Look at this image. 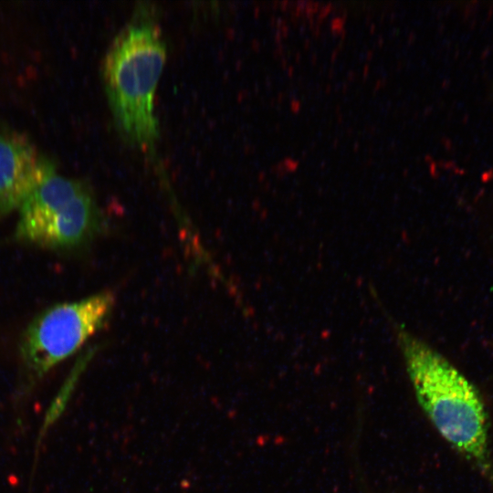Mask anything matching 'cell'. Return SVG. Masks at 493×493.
Masks as SVG:
<instances>
[{
    "label": "cell",
    "instance_id": "6da1fadb",
    "mask_svg": "<svg viewBox=\"0 0 493 493\" xmlns=\"http://www.w3.org/2000/svg\"><path fill=\"white\" fill-rule=\"evenodd\" d=\"M166 59L155 7L140 3L107 51L102 75L121 136L131 146L150 152L159 139L154 99Z\"/></svg>",
    "mask_w": 493,
    "mask_h": 493
},
{
    "label": "cell",
    "instance_id": "7a4b0ae2",
    "mask_svg": "<svg viewBox=\"0 0 493 493\" xmlns=\"http://www.w3.org/2000/svg\"><path fill=\"white\" fill-rule=\"evenodd\" d=\"M417 401L441 436L493 481L486 408L475 386L445 357L397 330Z\"/></svg>",
    "mask_w": 493,
    "mask_h": 493
},
{
    "label": "cell",
    "instance_id": "3957f363",
    "mask_svg": "<svg viewBox=\"0 0 493 493\" xmlns=\"http://www.w3.org/2000/svg\"><path fill=\"white\" fill-rule=\"evenodd\" d=\"M114 294L102 291L51 306L28 324L20 341V358L30 379L41 378L71 356L108 320Z\"/></svg>",
    "mask_w": 493,
    "mask_h": 493
},
{
    "label": "cell",
    "instance_id": "277c9868",
    "mask_svg": "<svg viewBox=\"0 0 493 493\" xmlns=\"http://www.w3.org/2000/svg\"><path fill=\"white\" fill-rule=\"evenodd\" d=\"M56 171L23 134L0 131V220L17 210L27 194Z\"/></svg>",
    "mask_w": 493,
    "mask_h": 493
},
{
    "label": "cell",
    "instance_id": "5b68a950",
    "mask_svg": "<svg viewBox=\"0 0 493 493\" xmlns=\"http://www.w3.org/2000/svg\"><path fill=\"white\" fill-rule=\"evenodd\" d=\"M104 228V216L88 187L46 224L28 243L55 251H72L89 244Z\"/></svg>",
    "mask_w": 493,
    "mask_h": 493
},
{
    "label": "cell",
    "instance_id": "8992f818",
    "mask_svg": "<svg viewBox=\"0 0 493 493\" xmlns=\"http://www.w3.org/2000/svg\"><path fill=\"white\" fill-rule=\"evenodd\" d=\"M88 188L87 184L62 176L57 171L40 182L18 207L16 237L28 243L31 238L73 198Z\"/></svg>",
    "mask_w": 493,
    "mask_h": 493
}]
</instances>
